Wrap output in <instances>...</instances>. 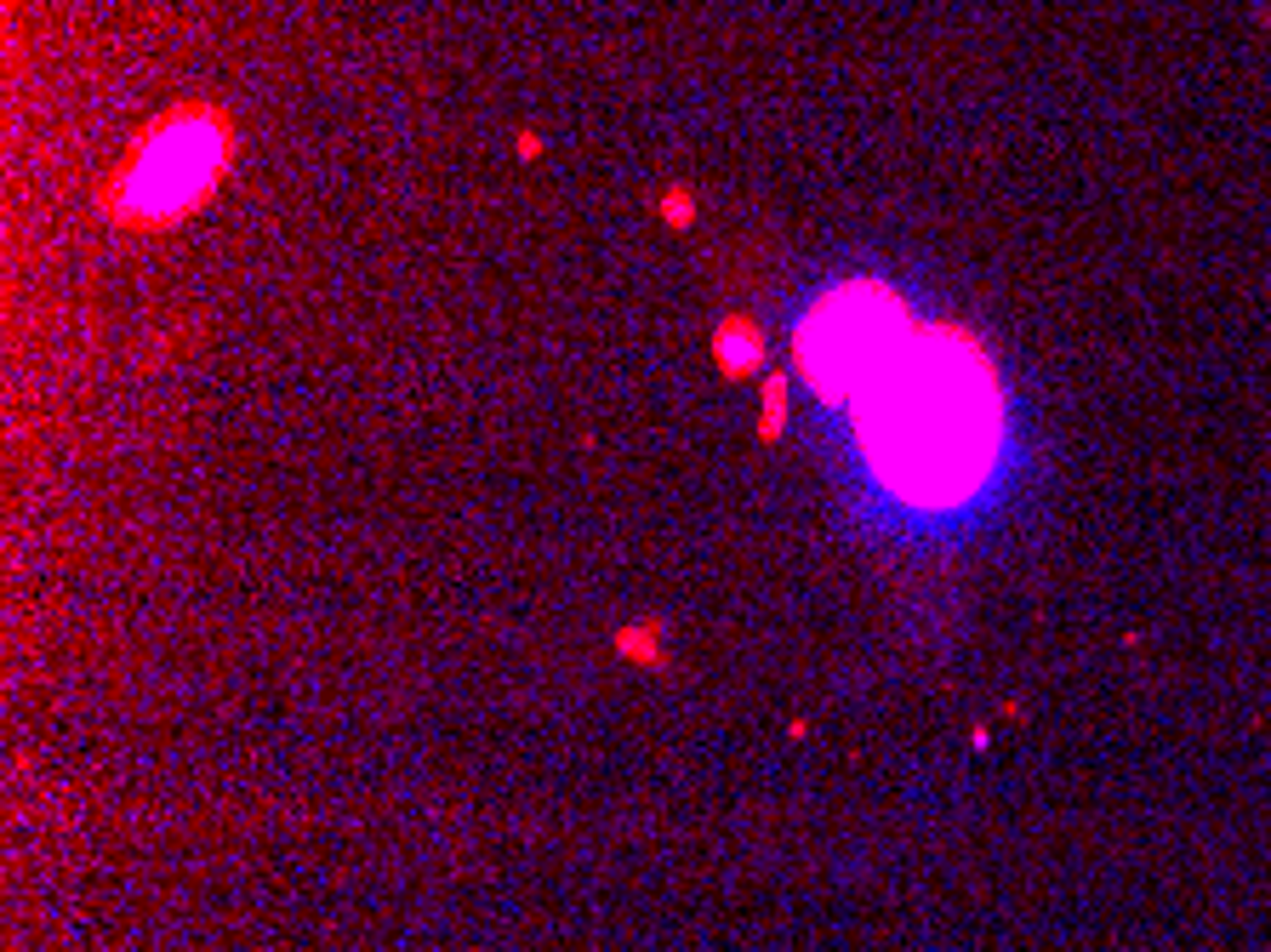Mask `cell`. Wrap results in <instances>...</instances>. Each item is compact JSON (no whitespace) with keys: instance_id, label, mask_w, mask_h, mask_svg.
<instances>
[{"instance_id":"1","label":"cell","mask_w":1271,"mask_h":952,"mask_svg":"<svg viewBox=\"0 0 1271 952\" xmlns=\"http://www.w3.org/2000/svg\"><path fill=\"white\" fill-rule=\"evenodd\" d=\"M867 457L907 502L941 508L986 474L997 445L992 371L964 337L912 332L890 337L855 382Z\"/></svg>"},{"instance_id":"2","label":"cell","mask_w":1271,"mask_h":952,"mask_svg":"<svg viewBox=\"0 0 1271 952\" xmlns=\"http://www.w3.org/2000/svg\"><path fill=\"white\" fill-rule=\"evenodd\" d=\"M229 166V120L211 109H177L137 137V155L109 188L120 223H172Z\"/></svg>"},{"instance_id":"3","label":"cell","mask_w":1271,"mask_h":952,"mask_svg":"<svg viewBox=\"0 0 1271 952\" xmlns=\"http://www.w3.org/2000/svg\"><path fill=\"white\" fill-rule=\"evenodd\" d=\"M667 217L673 223H690V194H667Z\"/></svg>"}]
</instances>
